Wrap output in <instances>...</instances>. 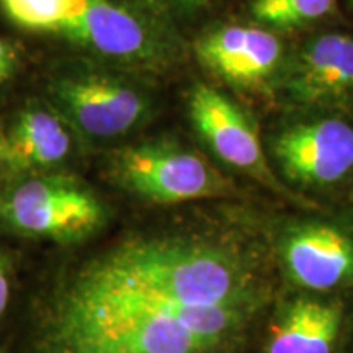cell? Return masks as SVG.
<instances>
[{
  "label": "cell",
  "mask_w": 353,
  "mask_h": 353,
  "mask_svg": "<svg viewBox=\"0 0 353 353\" xmlns=\"http://www.w3.org/2000/svg\"><path fill=\"white\" fill-rule=\"evenodd\" d=\"M267 307H196L85 263L46 311L41 353H236Z\"/></svg>",
  "instance_id": "obj_1"
},
{
  "label": "cell",
  "mask_w": 353,
  "mask_h": 353,
  "mask_svg": "<svg viewBox=\"0 0 353 353\" xmlns=\"http://www.w3.org/2000/svg\"><path fill=\"white\" fill-rule=\"evenodd\" d=\"M46 101L83 138L112 141L152 118L156 100L134 72L77 57L56 65L44 87Z\"/></svg>",
  "instance_id": "obj_2"
},
{
  "label": "cell",
  "mask_w": 353,
  "mask_h": 353,
  "mask_svg": "<svg viewBox=\"0 0 353 353\" xmlns=\"http://www.w3.org/2000/svg\"><path fill=\"white\" fill-rule=\"evenodd\" d=\"M56 34L88 59L134 74L174 68L185 52L174 26L132 0H79Z\"/></svg>",
  "instance_id": "obj_3"
},
{
  "label": "cell",
  "mask_w": 353,
  "mask_h": 353,
  "mask_svg": "<svg viewBox=\"0 0 353 353\" xmlns=\"http://www.w3.org/2000/svg\"><path fill=\"white\" fill-rule=\"evenodd\" d=\"M107 174L117 187L159 205L237 198L242 193L203 154L169 138L117 149L108 159Z\"/></svg>",
  "instance_id": "obj_4"
},
{
  "label": "cell",
  "mask_w": 353,
  "mask_h": 353,
  "mask_svg": "<svg viewBox=\"0 0 353 353\" xmlns=\"http://www.w3.org/2000/svg\"><path fill=\"white\" fill-rule=\"evenodd\" d=\"M108 210L68 175H34L0 192V223L30 237L76 242L103 226Z\"/></svg>",
  "instance_id": "obj_5"
},
{
  "label": "cell",
  "mask_w": 353,
  "mask_h": 353,
  "mask_svg": "<svg viewBox=\"0 0 353 353\" xmlns=\"http://www.w3.org/2000/svg\"><path fill=\"white\" fill-rule=\"evenodd\" d=\"M187 110L193 130L221 162L290 201L312 206L278 179L252 118L228 95L208 83L196 82L188 92Z\"/></svg>",
  "instance_id": "obj_6"
},
{
  "label": "cell",
  "mask_w": 353,
  "mask_h": 353,
  "mask_svg": "<svg viewBox=\"0 0 353 353\" xmlns=\"http://www.w3.org/2000/svg\"><path fill=\"white\" fill-rule=\"evenodd\" d=\"M268 148L280 174L301 187H330L353 172V126L341 118L293 123L273 134Z\"/></svg>",
  "instance_id": "obj_7"
},
{
  "label": "cell",
  "mask_w": 353,
  "mask_h": 353,
  "mask_svg": "<svg viewBox=\"0 0 353 353\" xmlns=\"http://www.w3.org/2000/svg\"><path fill=\"white\" fill-rule=\"evenodd\" d=\"M276 259L293 285L329 294L353 288V232L327 221H304L281 232Z\"/></svg>",
  "instance_id": "obj_8"
},
{
  "label": "cell",
  "mask_w": 353,
  "mask_h": 353,
  "mask_svg": "<svg viewBox=\"0 0 353 353\" xmlns=\"http://www.w3.org/2000/svg\"><path fill=\"white\" fill-rule=\"evenodd\" d=\"M276 88L299 107H343L353 101V37L324 33L311 38L283 64Z\"/></svg>",
  "instance_id": "obj_9"
},
{
  "label": "cell",
  "mask_w": 353,
  "mask_h": 353,
  "mask_svg": "<svg viewBox=\"0 0 353 353\" xmlns=\"http://www.w3.org/2000/svg\"><path fill=\"white\" fill-rule=\"evenodd\" d=\"M195 54L221 81L236 88L268 87L283 68V44L267 28L221 25L195 41Z\"/></svg>",
  "instance_id": "obj_10"
},
{
  "label": "cell",
  "mask_w": 353,
  "mask_h": 353,
  "mask_svg": "<svg viewBox=\"0 0 353 353\" xmlns=\"http://www.w3.org/2000/svg\"><path fill=\"white\" fill-rule=\"evenodd\" d=\"M343 322L341 298L306 291L280 304L268 325L263 353H335Z\"/></svg>",
  "instance_id": "obj_11"
},
{
  "label": "cell",
  "mask_w": 353,
  "mask_h": 353,
  "mask_svg": "<svg viewBox=\"0 0 353 353\" xmlns=\"http://www.w3.org/2000/svg\"><path fill=\"white\" fill-rule=\"evenodd\" d=\"M7 165L13 172L48 170L72 151V128L48 101H30L6 132Z\"/></svg>",
  "instance_id": "obj_12"
},
{
  "label": "cell",
  "mask_w": 353,
  "mask_h": 353,
  "mask_svg": "<svg viewBox=\"0 0 353 353\" xmlns=\"http://www.w3.org/2000/svg\"><path fill=\"white\" fill-rule=\"evenodd\" d=\"M335 0H252L250 13L272 30H294L330 15Z\"/></svg>",
  "instance_id": "obj_13"
},
{
  "label": "cell",
  "mask_w": 353,
  "mask_h": 353,
  "mask_svg": "<svg viewBox=\"0 0 353 353\" xmlns=\"http://www.w3.org/2000/svg\"><path fill=\"white\" fill-rule=\"evenodd\" d=\"M7 17L25 30L56 34L72 17L79 0H0Z\"/></svg>",
  "instance_id": "obj_14"
},
{
  "label": "cell",
  "mask_w": 353,
  "mask_h": 353,
  "mask_svg": "<svg viewBox=\"0 0 353 353\" xmlns=\"http://www.w3.org/2000/svg\"><path fill=\"white\" fill-rule=\"evenodd\" d=\"M134 3L161 20L162 23L174 26L196 17L210 6L211 0H132Z\"/></svg>",
  "instance_id": "obj_15"
},
{
  "label": "cell",
  "mask_w": 353,
  "mask_h": 353,
  "mask_svg": "<svg viewBox=\"0 0 353 353\" xmlns=\"http://www.w3.org/2000/svg\"><path fill=\"white\" fill-rule=\"evenodd\" d=\"M20 63V52L15 44L0 37V87H3L17 76Z\"/></svg>",
  "instance_id": "obj_16"
},
{
  "label": "cell",
  "mask_w": 353,
  "mask_h": 353,
  "mask_svg": "<svg viewBox=\"0 0 353 353\" xmlns=\"http://www.w3.org/2000/svg\"><path fill=\"white\" fill-rule=\"evenodd\" d=\"M8 298H10V283H8L6 263L0 259V316L6 312Z\"/></svg>",
  "instance_id": "obj_17"
},
{
  "label": "cell",
  "mask_w": 353,
  "mask_h": 353,
  "mask_svg": "<svg viewBox=\"0 0 353 353\" xmlns=\"http://www.w3.org/2000/svg\"><path fill=\"white\" fill-rule=\"evenodd\" d=\"M7 165V139L6 132L0 130V169Z\"/></svg>",
  "instance_id": "obj_18"
},
{
  "label": "cell",
  "mask_w": 353,
  "mask_h": 353,
  "mask_svg": "<svg viewBox=\"0 0 353 353\" xmlns=\"http://www.w3.org/2000/svg\"><path fill=\"white\" fill-rule=\"evenodd\" d=\"M350 6H352V7H353V0H350Z\"/></svg>",
  "instance_id": "obj_19"
}]
</instances>
